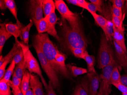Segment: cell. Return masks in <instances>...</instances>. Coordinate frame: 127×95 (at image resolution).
Returning a JSON list of instances; mask_svg holds the SVG:
<instances>
[{
	"instance_id": "obj_1",
	"label": "cell",
	"mask_w": 127,
	"mask_h": 95,
	"mask_svg": "<svg viewBox=\"0 0 127 95\" xmlns=\"http://www.w3.org/2000/svg\"><path fill=\"white\" fill-rule=\"evenodd\" d=\"M61 24L65 45L70 50L73 48H81L86 50L88 41L83 32L75 30L68 25L66 20L61 17Z\"/></svg>"
},
{
	"instance_id": "obj_2",
	"label": "cell",
	"mask_w": 127,
	"mask_h": 95,
	"mask_svg": "<svg viewBox=\"0 0 127 95\" xmlns=\"http://www.w3.org/2000/svg\"><path fill=\"white\" fill-rule=\"evenodd\" d=\"M33 39L37 43L52 67L58 74L61 75L60 68L55 61L56 55L60 52L50 40L48 34L45 33H38L34 35Z\"/></svg>"
},
{
	"instance_id": "obj_3",
	"label": "cell",
	"mask_w": 127,
	"mask_h": 95,
	"mask_svg": "<svg viewBox=\"0 0 127 95\" xmlns=\"http://www.w3.org/2000/svg\"><path fill=\"white\" fill-rule=\"evenodd\" d=\"M32 45L35 50L42 69L47 74L54 89L57 90L60 86L59 75L52 67L40 49L37 43L33 39Z\"/></svg>"
},
{
	"instance_id": "obj_4",
	"label": "cell",
	"mask_w": 127,
	"mask_h": 95,
	"mask_svg": "<svg viewBox=\"0 0 127 95\" xmlns=\"http://www.w3.org/2000/svg\"><path fill=\"white\" fill-rule=\"evenodd\" d=\"M115 60V52L112 48V44L107 40L105 34L103 33L100 38L97 58L98 67L103 69Z\"/></svg>"
},
{
	"instance_id": "obj_5",
	"label": "cell",
	"mask_w": 127,
	"mask_h": 95,
	"mask_svg": "<svg viewBox=\"0 0 127 95\" xmlns=\"http://www.w3.org/2000/svg\"><path fill=\"white\" fill-rule=\"evenodd\" d=\"M55 2L56 8L61 17L67 21L70 27L74 30L83 32L79 16L70 10L63 0H55Z\"/></svg>"
},
{
	"instance_id": "obj_6",
	"label": "cell",
	"mask_w": 127,
	"mask_h": 95,
	"mask_svg": "<svg viewBox=\"0 0 127 95\" xmlns=\"http://www.w3.org/2000/svg\"><path fill=\"white\" fill-rule=\"evenodd\" d=\"M19 43L24 51L27 69L31 73H35L39 76L46 90L48 92V85L43 76L42 71L37 59L33 55L28 45L23 44L20 41H19Z\"/></svg>"
},
{
	"instance_id": "obj_7",
	"label": "cell",
	"mask_w": 127,
	"mask_h": 95,
	"mask_svg": "<svg viewBox=\"0 0 127 95\" xmlns=\"http://www.w3.org/2000/svg\"><path fill=\"white\" fill-rule=\"evenodd\" d=\"M119 66L115 60L103 68L99 75L100 86L98 93L103 95H109L112 92L110 78L114 67Z\"/></svg>"
},
{
	"instance_id": "obj_8",
	"label": "cell",
	"mask_w": 127,
	"mask_h": 95,
	"mask_svg": "<svg viewBox=\"0 0 127 95\" xmlns=\"http://www.w3.org/2000/svg\"><path fill=\"white\" fill-rule=\"evenodd\" d=\"M43 0H31L30 1L29 12L32 19L39 21L44 18L43 10Z\"/></svg>"
},
{
	"instance_id": "obj_9",
	"label": "cell",
	"mask_w": 127,
	"mask_h": 95,
	"mask_svg": "<svg viewBox=\"0 0 127 95\" xmlns=\"http://www.w3.org/2000/svg\"><path fill=\"white\" fill-rule=\"evenodd\" d=\"M115 48V60L119 66L123 68L127 73V53L113 41Z\"/></svg>"
},
{
	"instance_id": "obj_10",
	"label": "cell",
	"mask_w": 127,
	"mask_h": 95,
	"mask_svg": "<svg viewBox=\"0 0 127 95\" xmlns=\"http://www.w3.org/2000/svg\"><path fill=\"white\" fill-rule=\"evenodd\" d=\"M90 95H97L100 86V77L97 72L88 73Z\"/></svg>"
},
{
	"instance_id": "obj_11",
	"label": "cell",
	"mask_w": 127,
	"mask_h": 95,
	"mask_svg": "<svg viewBox=\"0 0 127 95\" xmlns=\"http://www.w3.org/2000/svg\"><path fill=\"white\" fill-rule=\"evenodd\" d=\"M24 27V25L19 20L16 21V23H7L6 25V29L8 32L15 38V41L18 40V38H20L22 40L21 29Z\"/></svg>"
},
{
	"instance_id": "obj_12",
	"label": "cell",
	"mask_w": 127,
	"mask_h": 95,
	"mask_svg": "<svg viewBox=\"0 0 127 95\" xmlns=\"http://www.w3.org/2000/svg\"><path fill=\"white\" fill-rule=\"evenodd\" d=\"M37 75L31 73L30 85L35 95H45L43 90L42 83Z\"/></svg>"
},
{
	"instance_id": "obj_13",
	"label": "cell",
	"mask_w": 127,
	"mask_h": 95,
	"mask_svg": "<svg viewBox=\"0 0 127 95\" xmlns=\"http://www.w3.org/2000/svg\"><path fill=\"white\" fill-rule=\"evenodd\" d=\"M113 40L115 41L124 51L127 53V48L125 41V33L124 30H120L113 25Z\"/></svg>"
},
{
	"instance_id": "obj_14",
	"label": "cell",
	"mask_w": 127,
	"mask_h": 95,
	"mask_svg": "<svg viewBox=\"0 0 127 95\" xmlns=\"http://www.w3.org/2000/svg\"><path fill=\"white\" fill-rule=\"evenodd\" d=\"M58 19L55 13V11H53L51 13L48 18L49 23V30L48 32V34L53 36L58 41H61V39L57 34L55 26L57 23Z\"/></svg>"
},
{
	"instance_id": "obj_15",
	"label": "cell",
	"mask_w": 127,
	"mask_h": 95,
	"mask_svg": "<svg viewBox=\"0 0 127 95\" xmlns=\"http://www.w3.org/2000/svg\"><path fill=\"white\" fill-rule=\"evenodd\" d=\"M19 41L18 40L15 41V43L13 44L12 48L10 51L8 53L7 55H6L4 57L2 56H0V66L4 62L8 64L9 63H11L12 61L13 58L18 52L19 48L20 47Z\"/></svg>"
},
{
	"instance_id": "obj_16",
	"label": "cell",
	"mask_w": 127,
	"mask_h": 95,
	"mask_svg": "<svg viewBox=\"0 0 127 95\" xmlns=\"http://www.w3.org/2000/svg\"><path fill=\"white\" fill-rule=\"evenodd\" d=\"M65 55L61 52L57 54L56 56L55 61L60 68L61 75L66 78H69V72L65 64Z\"/></svg>"
},
{
	"instance_id": "obj_17",
	"label": "cell",
	"mask_w": 127,
	"mask_h": 95,
	"mask_svg": "<svg viewBox=\"0 0 127 95\" xmlns=\"http://www.w3.org/2000/svg\"><path fill=\"white\" fill-rule=\"evenodd\" d=\"M7 22H5L0 25V54L1 55L3 49V46L6 41L10 37L12 36L10 34L6 29V25Z\"/></svg>"
},
{
	"instance_id": "obj_18",
	"label": "cell",
	"mask_w": 127,
	"mask_h": 95,
	"mask_svg": "<svg viewBox=\"0 0 127 95\" xmlns=\"http://www.w3.org/2000/svg\"><path fill=\"white\" fill-rule=\"evenodd\" d=\"M48 17H44L42 19L38 21L32 19L33 24L35 26L38 33H42L48 32L49 30Z\"/></svg>"
},
{
	"instance_id": "obj_19",
	"label": "cell",
	"mask_w": 127,
	"mask_h": 95,
	"mask_svg": "<svg viewBox=\"0 0 127 95\" xmlns=\"http://www.w3.org/2000/svg\"><path fill=\"white\" fill-rule=\"evenodd\" d=\"M31 73L28 70H26L23 76L21 83L20 89L22 93L25 95L26 92L30 88V82Z\"/></svg>"
},
{
	"instance_id": "obj_20",
	"label": "cell",
	"mask_w": 127,
	"mask_h": 95,
	"mask_svg": "<svg viewBox=\"0 0 127 95\" xmlns=\"http://www.w3.org/2000/svg\"><path fill=\"white\" fill-rule=\"evenodd\" d=\"M56 8L55 2L53 0H43V10L44 17H49L51 13L55 11Z\"/></svg>"
},
{
	"instance_id": "obj_21",
	"label": "cell",
	"mask_w": 127,
	"mask_h": 95,
	"mask_svg": "<svg viewBox=\"0 0 127 95\" xmlns=\"http://www.w3.org/2000/svg\"><path fill=\"white\" fill-rule=\"evenodd\" d=\"M16 65L14 73L19 80L21 81L23 76L25 74V72L27 70L26 69L27 68L25 56L23 60Z\"/></svg>"
},
{
	"instance_id": "obj_22",
	"label": "cell",
	"mask_w": 127,
	"mask_h": 95,
	"mask_svg": "<svg viewBox=\"0 0 127 95\" xmlns=\"http://www.w3.org/2000/svg\"><path fill=\"white\" fill-rule=\"evenodd\" d=\"M93 18L97 25L101 28L104 33H105L107 26L108 20L102 16L97 14V13H91Z\"/></svg>"
},
{
	"instance_id": "obj_23",
	"label": "cell",
	"mask_w": 127,
	"mask_h": 95,
	"mask_svg": "<svg viewBox=\"0 0 127 95\" xmlns=\"http://www.w3.org/2000/svg\"><path fill=\"white\" fill-rule=\"evenodd\" d=\"M33 24L32 20H30V23L27 26L23 27L21 29L22 40L23 41L25 44L27 45L29 43L30 31Z\"/></svg>"
},
{
	"instance_id": "obj_24",
	"label": "cell",
	"mask_w": 127,
	"mask_h": 95,
	"mask_svg": "<svg viewBox=\"0 0 127 95\" xmlns=\"http://www.w3.org/2000/svg\"><path fill=\"white\" fill-rule=\"evenodd\" d=\"M83 59L87 63L88 72H96V71L95 68V57L93 56L90 55L88 53L85 55Z\"/></svg>"
},
{
	"instance_id": "obj_25",
	"label": "cell",
	"mask_w": 127,
	"mask_h": 95,
	"mask_svg": "<svg viewBox=\"0 0 127 95\" xmlns=\"http://www.w3.org/2000/svg\"><path fill=\"white\" fill-rule=\"evenodd\" d=\"M66 65L67 68L70 70L73 76L75 77L88 73V70L86 68L79 67L70 64H67Z\"/></svg>"
},
{
	"instance_id": "obj_26",
	"label": "cell",
	"mask_w": 127,
	"mask_h": 95,
	"mask_svg": "<svg viewBox=\"0 0 127 95\" xmlns=\"http://www.w3.org/2000/svg\"><path fill=\"white\" fill-rule=\"evenodd\" d=\"M121 68H122V67L119 66H116L114 67L110 78L111 85H112L113 83H117L121 82V76L120 72V70Z\"/></svg>"
},
{
	"instance_id": "obj_27",
	"label": "cell",
	"mask_w": 127,
	"mask_h": 95,
	"mask_svg": "<svg viewBox=\"0 0 127 95\" xmlns=\"http://www.w3.org/2000/svg\"><path fill=\"white\" fill-rule=\"evenodd\" d=\"M4 1L7 8L9 9L16 20H18L17 18V8L15 1L13 0H4Z\"/></svg>"
},
{
	"instance_id": "obj_28",
	"label": "cell",
	"mask_w": 127,
	"mask_h": 95,
	"mask_svg": "<svg viewBox=\"0 0 127 95\" xmlns=\"http://www.w3.org/2000/svg\"><path fill=\"white\" fill-rule=\"evenodd\" d=\"M15 65H16L13 59L11 63L8 68L6 70L5 75L3 78H2L6 82H8V81H10L11 75H13L14 73V70L15 68Z\"/></svg>"
},
{
	"instance_id": "obj_29",
	"label": "cell",
	"mask_w": 127,
	"mask_h": 95,
	"mask_svg": "<svg viewBox=\"0 0 127 95\" xmlns=\"http://www.w3.org/2000/svg\"><path fill=\"white\" fill-rule=\"evenodd\" d=\"M8 83L3 79L0 81V94L2 95H11V91Z\"/></svg>"
},
{
	"instance_id": "obj_30",
	"label": "cell",
	"mask_w": 127,
	"mask_h": 95,
	"mask_svg": "<svg viewBox=\"0 0 127 95\" xmlns=\"http://www.w3.org/2000/svg\"><path fill=\"white\" fill-rule=\"evenodd\" d=\"M75 57L83 59L85 55L88 53L87 51L81 48H73L70 50Z\"/></svg>"
},
{
	"instance_id": "obj_31",
	"label": "cell",
	"mask_w": 127,
	"mask_h": 95,
	"mask_svg": "<svg viewBox=\"0 0 127 95\" xmlns=\"http://www.w3.org/2000/svg\"><path fill=\"white\" fill-rule=\"evenodd\" d=\"M125 18L121 19L114 15H112V21L113 25L118 29L120 30L125 31V28L123 26V21Z\"/></svg>"
},
{
	"instance_id": "obj_32",
	"label": "cell",
	"mask_w": 127,
	"mask_h": 95,
	"mask_svg": "<svg viewBox=\"0 0 127 95\" xmlns=\"http://www.w3.org/2000/svg\"><path fill=\"white\" fill-rule=\"evenodd\" d=\"M112 11L113 15L118 17L120 19H122L125 18V14L124 13V14H123V10L113 4L112 5Z\"/></svg>"
},
{
	"instance_id": "obj_33",
	"label": "cell",
	"mask_w": 127,
	"mask_h": 95,
	"mask_svg": "<svg viewBox=\"0 0 127 95\" xmlns=\"http://www.w3.org/2000/svg\"><path fill=\"white\" fill-rule=\"evenodd\" d=\"M24 56L25 54L24 51L22 49V47L20 46L18 52H17V54L15 55L13 58V60L15 63L16 65L18 64L23 60L24 58Z\"/></svg>"
},
{
	"instance_id": "obj_34",
	"label": "cell",
	"mask_w": 127,
	"mask_h": 95,
	"mask_svg": "<svg viewBox=\"0 0 127 95\" xmlns=\"http://www.w3.org/2000/svg\"><path fill=\"white\" fill-rule=\"evenodd\" d=\"M87 10L91 14L93 13H96L97 11H99V12L102 13L103 9L102 8L97 7L93 3L91 2H88V9Z\"/></svg>"
},
{
	"instance_id": "obj_35",
	"label": "cell",
	"mask_w": 127,
	"mask_h": 95,
	"mask_svg": "<svg viewBox=\"0 0 127 95\" xmlns=\"http://www.w3.org/2000/svg\"><path fill=\"white\" fill-rule=\"evenodd\" d=\"M109 1L112 3L113 5L116 6V7H117L121 8L122 10L124 9V6H125L126 0H109Z\"/></svg>"
},
{
	"instance_id": "obj_36",
	"label": "cell",
	"mask_w": 127,
	"mask_h": 95,
	"mask_svg": "<svg viewBox=\"0 0 127 95\" xmlns=\"http://www.w3.org/2000/svg\"><path fill=\"white\" fill-rule=\"evenodd\" d=\"M112 85L116 87L122 93H127V86L120 82L117 83H113Z\"/></svg>"
},
{
	"instance_id": "obj_37",
	"label": "cell",
	"mask_w": 127,
	"mask_h": 95,
	"mask_svg": "<svg viewBox=\"0 0 127 95\" xmlns=\"http://www.w3.org/2000/svg\"><path fill=\"white\" fill-rule=\"evenodd\" d=\"M77 6L87 10L88 2L85 0H77Z\"/></svg>"
},
{
	"instance_id": "obj_38",
	"label": "cell",
	"mask_w": 127,
	"mask_h": 95,
	"mask_svg": "<svg viewBox=\"0 0 127 95\" xmlns=\"http://www.w3.org/2000/svg\"><path fill=\"white\" fill-rule=\"evenodd\" d=\"M75 89L77 91L79 95H88L87 91L85 89L83 88L82 86L78 85L77 86Z\"/></svg>"
},
{
	"instance_id": "obj_39",
	"label": "cell",
	"mask_w": 127,
	"mask_h": 95,
	"mask_svg": "<svg viewBox=\"0 0 127 95\" xmlns=\"http://www.w3.org/2000/svg\"><path fill=\"white\" fill-rule=\"evenodd\" d=\"M90 2L97 6V7L102 8L103 6V1L101 0H90Z\"/></svg>"
},
{
	"instance_id": "obj_40",
	"label": "cell",
	"mask_w": 127,
	"mask_h": 95,
	"mask_svg": "<svg viewBox=\"0 0 127 95\" xmlns=\"http://www.w3.org/2000/svg\"><path fill=\"white\" fill-rule=\"evenodd\" d=\"M54 88L50 81H49L48 83V89L47 95H57L54 91Z\"/></svg>"
},
{
	"instance_id": "obj_41",
	"label": "cell",
	"mask_w": 127,
	"mask_h": 95,
	"mask_svg": "<svg viewBox=\"0 0 127 95\" xmlns=\"http://www.w3.org/2000/svg\"><path fill=\"white\" fill-rule=\"evenodd\" d=\"M11 88L12 89V93H14L16 95H24L21 92L20 87L12 86Z\"/></svg>"
},
{
	"instance_id": "obj_42",
	"label": "cell",
	"mask_w": 127,
	"mask_h": 95,
	"mask_svg": "<svg viewBox=\"0 0 127 95\" xmlns=\"http://www.w3.org/2000/svg\"><path fill=\"white\" fill-rule=\"evenodd\" d=\"M121 83L127 86V74H124L121 76Z\"/></svg>"
},
{
	"instance_id": "obj_43",
	"label": "cell",
	"mask_w": 127,
	"mask_h": 95,
	"mask_svg": "<svg viewBox=\"0 0 127 95\" xmlns=\"http://www.w3.org/2000/svg\"><path fill=\"white\" fill-rule=\"evenodd\" d=\"M7 8L5 3L4 2V0H0V8L2 10H5L6 8Z\"/></svg>"
},
{
	"instance_id": "obj_44",
	"label": "cell",
	"mask_w": 127,
	"mask_h": 95,
	"mask_svg": "<svg viewBox=\"0 0 127 95\" xmlns=\"http://www.w3.org/2000/svg\"><path fill=\"white\" fill-rule=\"evenodd\" d=\"M67 2L68 3L72 4L74 5H76L77 6V0H67Z\"/></svg>"
},
{
	"instance_id": "obj_45",
	"label": "cell",
	"mask_w": 127,
	"mask_h": 95,
	"mask_svg": "<svg viewBox=\"0 0 127 95\" xmlns=\"http://www.w3.org/2000/svg\"><path fill=\"white\" fill-rule=\"evenodd\" d=\"M25 95H35L33 93V91L32 90V89L30 88L26 92Z\"/></svg>"
},
{
	"instance_id": "obj_46",
	"label": "cell",
	"mask_w": 127,
	"mask_h": 95,
	"mask_svg": "<svg viewBox=\"0 0 127 95\" xmlns=\"http://www.w3.org/2000/svg\"><path fill=\"white\" fill-rule=\"evenodd\" d=\"M73 95H79V94H78V92L77 91L76 89H75Z\"/></svg>"
},
{
	"instance_id": "obj_47",
	"label": "cell",
	"mask_w": 127,
	"mask_h": 95,
	"mask_svg": "<svg viewBox=\"0 0 127 95\" xmlns=\"http://www.w3.org/2000/svg\"><path fill=\"white\" fill-rule=\"evenodd\" d=\"M125 10L127 13V0H126L125 3V6H124Z\"/></svg>"
},
{
	"instance_id": "obj_48",
	"label": "cell",
	"mask_w": 127,
	"mask_h": 95,
	"mask_svg": "<svg viewBox=\"0 0 127 95\" xmlns=\"http://www.w3.org/2000/svg\"><path fill=\"white\" fill-rule=\"evenodd\" d=\"M122 95H127V93H122Z\"/></svg>"
},
{
	"instance_id": "obj_49",
	"label": "cell",
	"mask_w": 127,
	"mask_h": 95,
	"mask_svg": "<svg viewBox=\"0 0 127 95\" xmlns=\"http://www.w3.org/2000/svg\"><path fill=\"white\" fill-rule=\"evenodd\" d=\"M97 95H102V94H100L99 93H98L97 94Z\"/></svg>"
},
{
	"instance_id": "obj_50",
	"label": "cell",
	"mask_w": 127,
	"mask_h": 95,
	"mask_svg": "<svg viewBox=\"0 0 127 95\" xmlns=\"http://www.w3.org/2000/svg\"><path fill=\"white\" fill-rule=\"evenodd\" d=\"M13 95H16V94H15L14 93H13Z\"/></svg>"
},
{
	"instance_id": "obj_51",
	"label": "cell",
	"mask_w": 127,
	"mask_h": 95,
	"mask_svg": "<svg viewBox=\"0 0 127 95\" xmlns=\"http://www.w3.org/2000/svg\"><path fill=\"white\" fill-rule=\"evenodd\" d=\"M0 95H1V94H0Z\"/></svg>"
}]
</instances>
